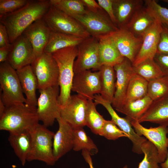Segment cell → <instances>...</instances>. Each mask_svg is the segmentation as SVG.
<instances>
[{
	"mask_svg": "<svg viewBox=\"0 0 168 168\" xmlns=\"http://www.w3.org/2000/svg\"><path fill=\"white\" fill-rule=\"evenodd\" d=\"M96 105L93 100H88L86 126L88 127L93 133L100 135L106 120L97 110Z\"/></svg>",
	"mask_w": 168,
	"mask_h": 168,
	"instance_id": "32",
	"label": "cell"
},
{
	"mask_svg": "<svg viewBox=\"0 0 168 168\" xmlns=\"http://www.w3.org/2000/svg\"><path fill=\"white\" fill-rule=\"evenodd\" d=\"M156 21L143 5L135 12L125 27L136 37L142 38Z\"/></svg>",
	"mask_w": 168,
	"mask_h": 168,
	"instance_id": "24",
	"label": "cell"
},
{
	"mask_svg": "<svg viewBox=\"0 0 168 168\" xmlns=\"http://www.w3.org/2000/svg\"><path fill=\"white\" fill-rule=\"evenodd\" d=\"M82 155L86 161L89 165L90 168H94L91 155L87 151L85 150L82 151ZM123 168H128L127 166H125Z\"/></svg>",
	"mask_w": 168,
	"mask_h": 168,
	"instance_id": "46",
	"label": "cell"
},
{
	"mask_svg": "<svg viewBox=\"0 0 168 168\" xmlns=\"http://www.w3.org/2000/svg\"><path fill=\"white\" fill-rule=\"evenodd\" d=\"M144 5L156 20L168 27V8L163 7L155 0H145Z\"/></svg>",
	"mask_w": 168,
	"mask_h": 168,
	"instance_id": "37",
	"label": "cell"
},
{
	"mask_svg": "<svg viewBox=\"0 0 168 168\" xmlns=\"http://www.w3.org/2000/svg\"><path fill=\"white\" fill-rule=\"evenodd\" d=\"M0 99L6 107L26 103L16 70L7 61L0 63Z\"/></svg>",
	"mask_w": 168,
	"mask_h": 168,
	"instance_id": "5",
	"label": "cell"
},
{
	"mask_svg": "<svg viewBox=\"0 0 168 168\" xmlns=\"http://www.w3.org/2000/svg\"><path fill=\"white\" fill-rule=\"evenodd\" d=\"M36 111L39 121L46 127L52 126L60 117V106L58 101L59 85L39 90Z\"/></svg>",
	"mask_w": 168,
	"mask_h": 168,
	"instance_id": "7",
	"label": "cell"
},
{
	"mask_svg": "<svg viewBox=\"0 0 168 168\" xmlns=\"http://www.w3.org/2000/svg\"><path fill=\"white\" fill-rule=\"evenodd\" d=\"M116 76L115 90L111 105L117 111L123 105L130 79L135 73L132 62L124 57L114 66Z\"/></svg>",
	"mask_w": 168,
	"mask_h": 168,
	"instance_id": "14",
	"label": "cell"
},
{
	"mask_svg": "<svg viewBox=\"0 0 168 168\" xmlns=\"http://www.w3.org/2000/svg\"><path fill=\"white\" fill-rule=\"evenodd\" d=\"M138 121L140 123L149 122L168 127V95L153 101Z\"/></svg>",
	"mask_w": 168,
	"mask_h": 168,
	"instance_id": "23",
	"label": "cell"
},
{
	"mask_svg": "<svg viewBox=\"0 0 168 168\" xmlns=\"http://www.w3.org/2000/svg\"><path fill=\"white\" fill-rule=\"evenodd\" d=\"M148 84L147 81L134 73L130 79L123 104L142 98L147 95Z\"/></svg>",
	"mask_w": 168,
	"mask_h": 168,
	"instance_id": "30",
	"label": "cell"
},
{
	"mask_svg": "<svg viewBox=\"0 0 168 168\" xmlns=\"http://www.w3.org/2000/svg\"><path fill=\"white\" fill-rule=\"evenodd\" d=\"M42 18L52 32L83 38L91 36L76 20L51 5Z\"/></svg>",
	"mask_w": 168,
	"mask_h": 168,
	"instance_id": "6",
	"label": "cell"
},
{
	"mask_svg": "<svg viewBox=\"0 0 168 168\" xmlns=\"http://www.w3.org/2000/svg\"><path fill=\"white\" fill-rule=\"evenodd\" d=\"M153 101L147 95L143 98L124 104L118 111L126 115L130 121L138 120L148 110Z\"/></svg>",
	"mask_w": 168,
	"mask_h": 168,
	"instance_id": "29",
	"label": "cell"
},
{
	"mask_svg": "<svg viewBox=\"0 0 168 168\" xmlns=\"http://www.w3.org/2000/svg\"><path fill=\"white\" fill-rule=\"evenodd\" d=\"M42 18L34 22L23 33L32 45L35 59L44 52L52 32Z\"/></svg>",
	"mask_w": 168,
	"mask_h": 168,
	"instance_id": "19",
	"label": "cell"
},
{
	"mask_svg": "<svg viewBox=\"0 0 168 168\" xmlns=\"http://www.w3.org/2000/svg\"><path fill=\"white\" fill-rule=\"evenodd\" d=\"M94 101L97 104L103 105L107 110L112 121L128 136L133 144V151L138 154L143 153L141 145L147 140L137 134L132 128L130 121L126 118L119 116L114 110L111 104L104 99L100 94L94 96Z\"/></svg>",
	"mask_w": 168,
	"mask_h": 168,
	"instance_id": "15",
	"label": "cell"
},
{
	"mask_svg": "<svg viewBox=\"0 0 168 168\" xmlns=\"http://www.w3.org/2000/svg\"><path fill=\"white\" fill-rule=\"evenodd\" d=\"M23 93L26 96L25 104L36 107L37 99L36 91L38 89L37 78L30 65L16 70Z\"/></svg>",
	"mask_w": 168,
	"mask_h": 168,
	"instance_id": "21",
	"label": "cell"
},
{
	"mask_svg": "<svg viewBox=\"0 0 168 168\" xmlns=\"http://www.w3.org/2000/svg\"><path fill=\"white\" fill-rule=\"evenodd\" d=\"M39 90L58 85L59 70L52 54L44 52L30 65Z\"/></svg>",
	"mask_w": 168,
	"mask_h": 168,
	"instance_id": "9",
	"label": "cell"
},
{
	"mask_svg": "<svg viewBox=\"0 0 168 168\" xmlns=\"http://www.w3.org/2000/svg\"><path fill=\"white\" fill-rule=\"evenodd\" d=\"M162 27L163 29L160 34L156 53L168 54V27L163 25Z\"/></svg>",
	"mask_w": 168,
	"mask_h": 168,
	"instance_id": "40",
	"label": "cell"
},
{
	"mask_svg": "<svg viewBox=\"0 0 168 168\" xmlns=\"http://www.w3.org/2000/svg\"><path fill=\"white\" fill-rule=\"evenodd\" d=\"M168 95V76L164 75L148 82L147 95L153 101Z\"/></svg>",
	"mask_w": 168,
	"mask_h": 168,
	"instance_id": "36",
	"label": "cell"
},
{
	"mask_svg": "<svg viewBox=\"0 0 168 168\" xmlns=\"http://www.w3.org/2000/svg\"><path fill=\"white\" fill-rule=\"evenodd\" d=\"M100 135L111 140H115L122 137L128 138L127 136L111 120H105Z\"/></svg>",
	"mask_w": 168,
	"mask_h": 168,
	"instance_id": "38",
	"label": "cell"
},
{
	"mask_svg": "<svg viewBox=\"0 0 168 168\" xmlns=\"http://www.w3.org/2000/svg\"><path fill=\"white\" fill-rule=\"evenodd\" d=\"M36 107L25 103L6 107L0 117V130L13 133L30 131L39 124Z\"/></svg>",
	"mask_w": 168,
	"mask_h": 168,
	"instance_id": "2",
	"label": "cell"
},
{
	"mask_svg": "<svg viewBox=\"0 0 168 168\" xmlns=\"http://www.w3.org/2000/svg\"><path fill=\"white\" fill-rule=\"evenodd\" d=\"M97 2L102 8L106 12L112 22L116 25L113 0H97Z\"/></svg>",
	"mask_w": 168,
	"mask_h": 168,
	"instance_id": "42",
	"label": "cell"
},
{
	"mask_svg": "<svg viewBox=\"0 0 168 168\" xmlns=\"http://www.w3.org/2000/svg\"><path fill=\"white\" fill-rule=\"evenodd\" d=\"M10 44L6 27L0 22V48L7 46Z\"/></svg>",
	"mask_w": 168,
	"mask_h": 168,
	"instance_id": "43",
	"label": "cell"
},
{
	"mask_svg": "<svg viewBox=\"0 0 168 168\" xmlns=\"http://www.w3.org/2000/svg\"><path fill=\"white\" fill-rule=\"evenodd\" d=\"M50 4L72 17L84 13L86 9L82 0H50Z\"/></svg>",
	"mask_w": 168,
	"mask_h": 168,
	"instance_id": "34",
	"label": "cell"
},
{
	"mask_svg": "<svg viewBox=\"0 0 168 168\" xmlns=\"http://www.w3.org/2000/svg\"><path fill=\"white\" fill-rule=\"evenodd\" d=\"M73 150L77 152L85 150L91 155L96 154L98 148L93 140L86 133L83 128L73 129Z\"/></svg>",
	"mask_w": 168,
	"mask_h": 168,
	"instance_id": "31",
	"label": "cell"
},
{
	"mask_svg": "<svg viewBox=\"0 0 168 168\" xmlns=\"http://www.w3.org/2000/svg\"><path fill=\"white\" fill-rule=\"evenodd\" d=\"M6 107L2 100L0 99V117L2 116L5 110Z\"/></svg>",
	"mask_w": 168,
	"mask_h": 168,
	"instance_id": "47",
	"label": "cell"
},
{
	"mask_svg": "<svg viewBox=\"0 0 168 168\" xmlns=\"http://www.w3.org/2000/svg\"><path fill=\"white\" fill-rule=\"evenodd\" d=\"M133 69L135 74L148 82L164 75L154 59L146 60L133 67Z\"/></svg>",
	"mask_w": 168,
	"mask_h": 168,
	"instance_id": "33",
	"label": "cell"
},
{
	"mask_svg": "<svg viewBox=\"0 0 168 168\" xmlns=\"http://www.w3.org/2000/svg\"><path fill=\"white\" fill-rule=\"evenodd\" d=\"M84 39L72 35L52 31L44 52L52 54L64 48L78 46Z\"/></svg>",
	"mask_w": 168,
	"mask_h": 168,
	"instance_id": "28",
	"label": "cell"
},
{
	"mask_svg": "<svg viewBox=\"0 0 168 168\" xmlns=\"http://www.w3.org/2000/svg\"><path fill=\"white\" fill-rule=\"evenodd\" d=\"M58 128L54 133L53 142V154L57 161L73 147V129L60 117L57 119Z\"/></svg>",
	"mask_w": 168,
	"mask_h": 168,
	"instance_id": "20",
	"label": "cell"
},
{
	"mask_svg": "<svg viewBox=\"0 0 168 168\" xmlns=\"http://www.w3.org/2000/svg\"><path fill=\"white\" fill-rule=\"evenodd\" d=\"M100 44L101 64L114 66L124 58L120 54L110 35L98 38Z\"/></svg>",
	"mask_w": 168,
	"mask_h": 168,
	"instance_id": "26",
	"label": "cell"
},
{
	"mask_svg": "<svg viewBox=\"0 0 168 168\" xmlns=\"http://www.w3.org/2000/svg\"><path fill=\"white\" fill-rule=\"evenodd\" d=\"M144 3L142 0H113L115 24L118 28L125 27L135 12Z\"/></svg>",
	"mask_w": 168,
	"mask_h": 168,
	"instance_id": "22",
	"label": "cell"
},
{
	"mask_svg": "<svg viewBox=\"0 0 168 168\" xmlns=\"http://www.w3.org/2000/svg\"><path fill=\"white\" fill-rule=\"evenodd\" d=\"M161 166L162 168H168V153L166 160L161 163Z\"/></svg>",
	"mask_w": 168,
	"mask_h": 168,
	"instance_id": "48",
	"label": "cell"
},
{
	"mask_svg": "<svg viewBox=\"0 0 168 168\" xmlns=\"http://www.w3.org/2000/svg\"><path fill=\"white\" fill-rule=\"evenodd\" d=\"M153 59L164 75L168 76V54L156 53Z\"/></svg>",
	"mask_w": 168,
	"mask_h": 168,
	"instance_id": "41",
	"label": "cell"
},
{
	"mask_svg": "<svg viewBox=\"0 0 168 168\" xmlns=\"http://www.w3.org/2000/svg\"><path fill=\"white\" fill-rule=\"evenodd\" d=\"M77 46L64 48L52 54L59 70L58 101L60 107L67 103L71 95L74 75V64L78 55Z\"/></svg>",
	"mask_w": 168,
	"mask_h": 168,
	"instance_id": "3",
	"label": "cell"
},
{
	"mask_svg": "<svg viewBox=\"0 0 168 168\" xmlns=\"http://www.w3.org/2000/svg\"><path fill=\"white\" fill-rule=\"evenodd\" d=\"M8 140L15 154L24 166L31 147V137L29 131L9 133Z\"/></svg>",
	"mask_w": 168,
	"mask_h": 168,
	"instance_id": "25",
	"label": "cell"
},
{
	"mask_svg": "<svg viewBox=\"0 0 168 168\" xmlns=\"http://www.w3.org/2000/svg\"><path fill=\"white\" fill-rule=\"evenodd\" d=\"M99 70L101 86L100 95L104 99L111 104L115 90L116 76L114 67L103 65Z\"/></svg>",
	"mask_w": 168,
	"mask_h": 168,
	"instance_id": "27",
	"label": "cell"
},
{
	"mask_svg": "<svg viewBox=\"0 0 168 168\" xmlns=\"http://www.w3.org/2000/svg\"><path fill=\"white\" fill-rule=\"evenodd\" d=\"M87 10L93 12H98L103 10L97 2L94 0H82Z\"/></svg>",
	"mask_w": 168,
	"mask_h": 168,
	"instance_id": "44",
	"label": "cell"
},
{
	"mask_svg": "<svg viewBox=\"0 0 168 168\" xmlns=\"http://www.w3.org/2000/svg\"><path fill=\"white\" fill-rule=\"evenodd\" d=\"M29 1L28 0H0V17L18 10Z\"/></svg>",
	"mask_w": 168,
	"mask_h": 168,
	"instance_id": "39",
	"label": "cell"
},
{
	"mask_svg": "<svg viewBox=\"0 0 168 168\" xmlns=\"http://www.w3.org/2000/svg\"><path fill=\"white\" fill-rule=\"evenodd\" d=\"M77 48L78 55L74 64V73L90 69L99 70L101 64L98 39L91 36L85 38Z\"/></svg>",
	"mask_w": 168,
	"mask_h": 168,
	"instance_id": "10",
	"label": "cell"
},
{
	"mask_svg": "<svg viewBox=\"0 0 168 168\" xmlns=\"http://www.w3.org/2000/svg\"><path fill=\"white\" fill-rule=\"evenodd\" d=\"M50 5L49 0H29L18 10L0 17V22L6 27L10 43L34 22L42 18Z\"/></svg>",
	"mask_w": 168,
	"mask_h": 168,
	"instance_id": "1",
	"label": "cell"
},
{
	"mask_svg": "<svg viewBox=\"0 0 168 168\" xmlns=\"http://www.w3.org/2000/svg\"><path fill=\"white\" fill-rule=\"evenodd\" d=\"M102 11L96 12L86 9L84 13L72 17L77 21L91 36L98 39L119 29L108 15L101 12Z\"/></svg>",
	"mask_w": 168,
	"mask_h": 168,
	"instance_id": "8",
	"label": "cell"
},
{
	"mask_svg": "<svg viewBox=\"0 0 168 168\" xmlns=\"http://www.w3.org/2000/svg\"><path fill=\"white\" fill-rule=\"evenodd\" d=\"M162 29V24L156 20L142 37L141 48L132 63L133 67L137 66L146 60L154 59L157 53V46Z\"/></svg>",
	"mask_w": 168,
	"mask_h": 168,
	"instance_id": "18",
	"label": "cell"
},
{
	"mask_svg": "<svg viewBox=\"0 0 168 168\" xmlns=\"http://www.w3.org/2000/svg\"><path fill=\"white\" fill-rule=\"evenodd\" d=\"M88 100L78 94L71 95L67 104L60 107V117L73 129L86 126Z\"/></svg>",
	"mask_w": 168,
	"mask_h": 168,
	"instance_id": "11",
	"label": "cell"
},
{
	"mask_svg": "<svg viewBox=\"0 0 168 168\" xmlns=\"http://www.w3.org/2000/svg\"><path fill=\"white\" fill-rule=\"evenodd\" d=\"M130 122L137 134L144 136L155 146L158 152L160 163L164 162L168 153V127L159 125L147 128L141 125L138 120H132Z\"/></svg>",
	"mask_w": 168,
	"mask_h": 168,
	"instance_id": "13",
	"label": "cell"
},
{
	"mask_svg": "<svg viewBox=\"0 0 168 168\" xmlns=\"http://www.w3.org/2000/svg\"><path fill=\"white\" fill-rule=\"evenodd\" d=\"M141 148L144 156L138 168H159L158 163L160 162L155 146L147 140L141 145Z\"/></svg>",
	"mask_w": 168,
	"mask_h": 168,
	"instance_id": "35",
	"label": "cell"
},
{
	"mask_svg": "<svg viewBox=\"0 0 168 168\" xmlns=\"http://www.w3.org/2000/svg\"><path fill=\"white\" fill-rule=\"evenodd\" d=\"M164 2L168 3V0H162Z\"/></svg>",
	"mask_w": 168,
	"mask_h": 168,
	"instance_id": "49",
	"label": "cell"
},
{
	"mask_svg": "<svg viewBox=\"0 0 168 168\" xmlns=\"http://www.w3.org/2000/svg\"><path fill=\"white\" fill-rule=\"evenodd\" d=\"M110 35L121 55L133 63L141 48L142 38L136 37L126 27L119 29Z\"/></svg>",
	"mask_w": 168,
	"mask_h": 168,
	"instance_id": "17",
	"label": "cell"
},
{
	"mask_svg": "<svg viewBox=\"0 0 168 168\" xmlns=\"http://www.w3.org/2000/svg\"><path fill=\"white\" fill-rule=\"evenodd\" d=\"M31 145L27 161L38 160L49 166L56 162L53 150V139L54 133L43 124H39L29 131Z\"/></svg>",
	"mask_w": 168,
	"mask_h": 168,
	"instance_id": "4",
	"label": "cell"
},
{
	"mask_svg": "<svg viewBox=\"0 0 168 168\" xmlns=\"http://www.w3.org/2000/svg\"><path fill=\"white\" fill-rule=\"evenodd\" d=\"M11 46L12 44H10L7 46L0 48V63L7 61Z\"/></svg>",
	"mask_w": 168,
	"mask_h": 168,
	"instance_id": "45",
	"label": "cell"
},
{
	"mask_svg": "<svg viewBox=\"0 0 168 168\" xmlns=\"http://www.w3.org/2000/svg\"><path fill=\"white\" fill-rule=\"evenodd\" d=\"M35 59L32 45L23 34L12 44L7 62L15 70L30 65Z\"/></svg>",
	"mask_w": 168,
	"mask_h": 168,
	"instance_id": "16",
	"label": "cell"
},
{
	"mask_svg": "<svg viewBox=\"0 0 168 168\" xmlns=\"http://www.w3.org/2000/svg\"><path fill=\"white\" fill-rule=\"evenodd\" d=\"M100 90L99 70L92 72L86 70L74 73L71 91L88 100H94V96L100 94Z\"/></svg>",
	"mask_w": 168,
	"mask_h": 168,
	"instance_id": "12",
	"label": "cell"
}]
</instances>
